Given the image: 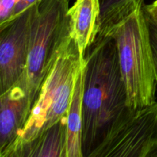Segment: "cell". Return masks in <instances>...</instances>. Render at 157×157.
<instances>
[{"label": "cell", "mask_w": 157, "mask_h": 157, "mask_svg": "<svg viewBox=\"0 0 157 157\" xmlns=\"http://www.w3.org/2000/svg\"><path fill=\"white\" fill-rule=\"evenodd\" d=\"M32 107V100L20 82L0 94V154L17 139Z\"/></svg>", "instance_id": "obj_7"}, {"label": "cell", "mask_w": 157, "mask_h": 157, "mask_svg": "<svg viewBox=\"0 0 157 157\" xmlns=\"http://www.w3.org/2000/svg\"><path fill=\"white\" fill-rule=\"evenodd\" d=\"M70 0H39L32 27L25 71L18 82L35 104L44 80L71 37L67 15Z\"/></svg>", "instance_id": "obj_4"}, {"label": "cell", "mask_w": 157, "mask_h": 157, "mask_svg": "<svg viewBox=\"0 0 157 157\" xmlns=\"http://www.w3.org/2000/svg\"><path fill=\"white\" fill-rule=\"evenodd\" d=\"M143 8L152 15H157V0H156L153 3H152L151 5H148V6L144 5Z\"/></svg>", "instance_id": "obj_15"}, {"label": "cell", "mask_w": 157, "mask_h": 157, "mask_svg": "<svg viewBox=\"0 0 157 157\" xmlns=\"http://www.w3.org/2000/svg\"><path fill=\"white\" fill-rule=\"evenodd\" d=\"M18 0H0V25L11 21Z\"/></svg>", "instance_id": "obj_13"}, {"label": "cell", "mask_w": 157, "mask_h": 157, "mask_svg": "<svg viewBox=\"0 0 157 157\" xmlns=\"http://www.w3.org/2000/svg\"><path fill=\"white\" fill-rule=\"evenodd\" d=\"M71 35L75 40L84 61L87 48L94 42L100 31L101 0H76L69 8Z\"/></svg>", "instance_id": "obj_8"}, {"label": "cell", "mask_w": 157, "mask_h": 157, "mask_svg": "<svg viewBox=\"0 0 157 157\" xmlns=\"http://www.w3.org/2000/svg\"><path fill=\"white\" fill-rule=\"evenodd\" d=\"M103 36H110L116 41L127 105L140 108L156 102L157 84L143 7Z\"/></svg>", "instance_id": "obj_2"}, {"label": "cell", "mask_w": 157, "mask_h": 157, "mask_svg": "<svg viewBox=\"0 0 157 157\" xmlns=\"http://www.w3.org/2000/svg\"><path fill=\"white\" fill-rule=\"evenodd\" d=\"M85 62H81L67 114V157H84L82 152L83 94Z\"/></svg>", "instance_id": "obj_10"}, {"label": "cell", "mask_w": 157, "mask_h": 157, "mask_svg": "<svg viewBox=\"0 0 157 157\" xmlns=\"http://www.w3.org/2000/svg\"><path fill=\"white\" fill-rule=\"evenodd\" d=\"M144 0H101V15L98 35L103 36L113 26L119 24L144 6Z\"/></svg>", "instance_id": "obj_11"}, {"label": "cell", "mask_w": 157, "mask_h": 157, "mask_svg": "<svg viewBox=\"0 0 157 157\" xmlns=\"http://www.w3.org/2000/svg\"><path fill=\"white\" fill-rule=\"evenodd\" d=\"M84 61L82 152L84 157H90L127 106V94L112 37L98 35Z\"/></svg>", "instance_id": "obj_1"}, {"label": "cell", "mask_w": 157, "mask_h": 157, "mask_svg": "<svg viewBox=\"0 0 157 157\" xmlns=\"http://www.w3.org/2000/svg\"><path fill=\"white\" fill-rule=\"evenodd\" d=\"M143 11H144L147 30H148L149 41H150L153 67H154L157 84V15H152L150 12L146 11L144 8H143Z\"/></svg>", "instance_id": "obj_12"}, {"label": "cell", "mask_w": 157, "mask_h": 157, "mask_svg": "<svg viewBox=\"0 0 157 157\" xmlns=\"http://www.w3.org/2000/svg\"><path fill=\"white\" fill-rule=\"evenodd\" d=\"M38 2L0 25V94L19 81L25 71Z\"/></svg>", "instance_id": "obj_6"}, {"label": "cell", "mask_w": 157, "mask_h": 157, "mask_svg": "<svg viewBox=\"0 0 157 157\" xmlns=\"http://www.w3.org/2000/svg\"><path fill=\"white\" fill-rule=\"evenodd\" d=\"M147 157H157V143L153 146L147 154Z\"/></svg>", "instance_id": "obj_16"}, {"label": "cell", "mask_w": 157, "mask_h": 157, "mask_svg": "<svg viewBox=\"0 0 157 157\" xmlns=\"http://www.w3.org/2000/svg\"><path fill=\"white\" fill-rule=\"evenodd\" d=\"M38 1L39 0H18V4H17L16 8H15V12H14L12 19L16 18L18 15H20L22 12H24L25 9L32 6V5L38 2Z\"/></svg>", "instance_id": "obj_14"}, {"label": "cell", "mask_w": 157, "mask_h": 157, "mask_svg": "<svg viewBox=\"0 0 157 157\" xmlns=\"http://www.w3.org/2000/svg\"><path fill=\"white\" fill-rule=\"evenodd\" d=\"M2 157H67V116L32 140L9 150Z\"/></svg>", "instance_id": "obj_9"}, {"label": "cell", "mask_w": 157, "mask_h": 157, "mask_svg": "<svg viewBox=\"0 0 157 157\" xmlns=\"http://www.w3.org/2000/svg\"><path fill=\"white\" fill-rule=\"evenodd\" d=\"M156 143V101L140 108L127 106L90 157H147Z\"/></svg>", "instance_id": "obj_5"}, {"label": "cell", "mask_w": 157, "mask_h": 157, "mask_svg": "<svg viewBox=\"0 0 157 157\" xmlns=\"http://www.w3.org/2000/svg\"><path fill=\"white\" fill-rule=\"evenodd\" d=\"M82 61L78 44L71 37L44 80L25 125L0 157L11 149L34 140L67 116Z\"/></svg>", "instance_id": "obj_3"}]
</instances>
